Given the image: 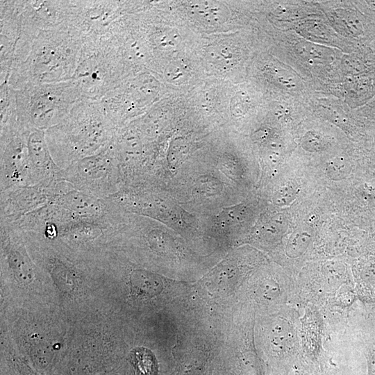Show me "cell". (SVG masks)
Segmentation results:
<instances>
[{"label":"cell","mask_w":375,"mask_h":375,"mask_svg":"<svg viewBox=\"0 0 375 375\" xmlns=\"http://www.w3.org/2000/svg\"><path fill=\"white\" fill-rule=\"evenodd\" d=\"M117 131L99 101L81 99L60 123L45 131V138L54 162L64 170L106 150Z\"/></svg>","instance_id":"1"},{"label":"cell","mask_w":375,"mask_h":375,"mask_svg":"<svg viewBox=\"0 0 375 375\" xmlns=\"http://www.w3.org/2000/svg\"><path fill=\"white\" fill-rule=\"evenodd\" d=\"M84 40L69 28L40 31L26 59L12 70L14 90L28 85L68 81L75 73Z\"/></svg>","instance_id":"2"},{"label":"cell","mask_w":375,"mask_h":375,"mask_svg":"<svg viewBox=\"0 0 375 375\" xmlns=\"http://www.w3.org/2000/svg\"><path fill=\"white\" fill-rule=\"evenodd\" d=\"M126 60L112 34L84 41L72 80L83 99L100 101L122 83Z\"/></svg>","instance_id":"3"},{"label":"cell","mask_w":375,"mask_h":375,"mask_svg":"<svg viewBox=\"0 0 375 375\" xmlns=\"http://www.w3.org/2000/svg\"><path fill=\"white\" fill-rule=\"evenodd\" d=\"M19 126L46 131L60 123L75 104L83 99L73 80L28 85L14 90Z\"/></svg>","instance_id":"4"},{"label":"cell","mask_w":375,"mask_h":375,"mask_svg":"<svg viewBox=\"0 0 375 375\" xmlns=\"http://www.w3.org/2000/svg\"><path fill=\"white\" fill-rule=\"evenodd\" d=\"M62 178L76 189L99 198L120 192L122 176L112 143L100 153L72 163L62 170Z\"/></svg>","instance_id":"5"},{"label":"cell","mask_w":375,"mask_h":375,"mask_svg":"<svg viewBox=\"0 0 375 375\" xmlns=\"http://www.w3.org/2000/svg\"><path fill=\"white\" fill-rule=\"evenodd\" d=\"M0 84L28 57L38 33L24 21L25 1H0Z\"/></svg>","instance_id":"6"},{"label":"cell","mask_w":375,"mask_h":375,"mask_svg":"<svg viewBox=\"0 0 375 375\" xmlns=\"http://www.w3.org/2000/svg\"><path fill=\"white\" fill-rule=\"evenodd\" d=\"M124 10V3L118 1H71L67 28L84 41L111 34Z\"/></svg>","instance_id":"7"},{"label":"cell","mask_w":375,"mask_h":375,"mask_svg":"<svg viewBox=\"0 0 375 375\" xmlns=\"http://www.w3.org/2000/svg\"><path fill=\"white\" fill-rule=\"evenodd\" d=\"M1 192L33 186L26 129L19 127L0 132Z\"/></svg>","instance_id":"8"},{"label":"cell","mask_w":375,"mask_h":375,"mask_svg":"<svg viewBox=\"0 0 375 375\" xmlns=\"http://www.w3.org/2000/svg\"><path fill=\"white\" fill-rule=\"evenodd\" d=\"M152 83L147 76H140L133 82L120 84L99 101L105 114L117 129L150 100L154 94Z\"/></svg>","instance_id":"9"},{"label":"cell","mask_w":375,"mask_h":375,"mask_svg":"<svg viewBox=\"0 0 375 375\" xmlns=\"http://www.w3.org/2000/svg\"><path fill=\"white\" fill-rule=\"evenodd\" d=\"M55 195L52 184L25 186L1 192V221L15 222L26 214L47 204Z\"/></svg>","instance_id":"10"},{"label":"cell","mask_w":375,"mask_h":375,"mask_svg":"<svg viewBox=\"0 0 375 375\" xmlns=\"http://www.w3.org/2000/svg\"><path fill=\"white\" fill-rule=\"evenodd\" d=\"M33 186H47L62 179V169L54 162L45 138V131L26 129Z\"/></svg>","instance_id":"11"},{"label":"cell","mask_w":375,"mask_h":375,"mask_svg":"<svg viewBox=\"0 0 375 375\" xmlns=\"http://www.w3.org/2000/svg\"><path fill=\"white\" fill-rule=\"evenodd\" d=\"M71 1H26V11L39 31L67 28Z\"/></svg>","instance_id":"12"},{"label":"cell","mask_w":375,"mask_h":375,"mask_svg":"<svg viewBox=\"0 0 375 375\" xmlns=\"http://www.w3.org/2000/svg\"><path fill=\"white\" fill-rule=\"evenodd\" d=\"M333 19L344 29V33L355 38H365L368 26L359 12L352 9H339L333 14Z\"/></svg>","instance_id":"13"},{"label":"cell","mask_w":375,"mask_h":375,"mask_svg":"<svg viewBox=\"0 0 375 375\" xmlns=\"http://www.w3.org/2000/svg\"><path fill=\"white\" fill-rule=\"evenodd\" d=\"M226 7L219 2L198 1L191 6L192 12L200 20L209 24L224 22L226 19Z\"/></svg>","instance_id":"14"},{"label":"cell","mask_w":375,"mask_h":375,"mask_svg":"<svg viewBox=\"0 0 375 375\" xmlns=\"http://www.w3.org/2000/svg\"><path fill=\"white\" fill-rule=\"evenodd\" d=\"M133 288L140 294L152 297L162 290V282L158 276L149 272L134 270L130 275Z\"/></svg>","instance_id":"15"},{"label":"cell","mask_w":375,"mask_h":375,"mask_svg":"<svg viewBox=\"0 0 375 375\" xmlns=\"http://www.w3.org/2000/svg\"><path fill=\"white\" fill-rule=\"evenodd\" d=\"M295 51L301 58L312 63L328 62L333 58L331 49L310 42L301 41L298 42L295 45Z\"/></svg>","instance_id":"16"},{"label":"cell","mask_w":375,"mask_h":375,"mask_svg":"<svg viewBox=\"0 0 375 375\" xmlns=\"http://www.w3.org/2000/svg\"><path fill=\"white\" fill-rule=\"evenodd\" d=\"M131 361L136 375H156L157 364L154 356L143 347H138L131 351Z\"/></svg>","instance_id":"17"},{"label":"cell","mask_w":375,"mask_h":375,"mask_svg":"<svg viewBox=\"0 0 375 375\" xmlns=\"http://www.w3.org/2000/svg\"><path fill=\"white\" fill-rule=\"evenodd\" d=\"M360 269L362 291L370 299H375V258H373L362 265Z\"/></svg>","instance_id":"18"},{"label":"cell","mask_w":375,"mask_h":375,"mask_svg":"<svg viewBox=\"0 0 375 375\" xmlns=\"http://www.w3.org/2000/svg\"><path fill=\"white\" fill-rule=\"evenodd\" d=\"M310 234L304 231H297L290 239L287 246V253L297 256L303 253L309 244Z\"/></svg>","instance_id":"19"},{"label":"cell","mask_w":375,"mask_h":375,"mask_svg":"<svg viewBox=\"0 0 375 375\" xmlns=\"http://www.w3.org/2000/svg\"><path fill=\"white\" fill-rule=\"evenodd\" d=\"M373 323L369 324L367 335L365 337L366 356L367 362V375H375V319Z\"/></svg>","instance_id":"20"},{"label":"cell","mask_w":375,"mask_h":375,"mask_svg":"<svg viewBox=\"0 0 375 375\" xmlns=\"http://www.w3.org/2000/svg\"><path fill=\"white\" fill-rule=\"evenodd\" d=\"M327 174L333 180L346 178L351 172L350 163L343 158H335L327 165Z\"/></svg>","instance_id":"21"},{"label":"cell","mask_w":375,"mask_h":375,"mask_svg":"<svg viewBox=\"0 0 375 375\" xmlns=\"http://www.w3.org/2000/svg\"><path fill=\"white\" fill-rule=\"evenodd\" d=\"M301 145L306 151H319L325 147V141L319 133L310 131L303 136Z\"/></svg>","instance_id":"22"},{"label":"cell","mask_w":375,"mask_h":375,"mask_svg":"<svg viewBox=\"0 0 375 375\" xmlns=\"http://www.w3.org/2000/svg\"><path fill=\"white\" fill-rule=\"evenodd\" d=\"M212 57H215L212 61L214 63H220L222 65H223L222 63H224V65L230 66L235 62L234 61L237 58L229 48L226 47L224 49L222 47H215V51L214 53H212Z\"/></svg>","instance_id":"23"},{"label":"cell","mask_w":375,"mask_h":375,"mask_svg":"<svg viewBox=\"0 0 375 375\" xmlns=\"http://www.w3.org/2000/svg\"><path fill=\"white\" fill-rule=\"evenodd\" d=\"M296 196V191L292 186L285 185L281 188L274 197L276 204L287 205L290 203Z\"/></svg>","instance_id":"24"},{"label":"cell","mask_w":375,"mask_h":375,"mask_svg":"<svg viewBox=\"0 0 375 375\" xmlns=\"http://www.w3.org/2000/svg\"><path fill=\"white\" fill-rule=\"evenodd\" d=\"M277 81L287 89H295L297 87V78L288 70L277 69L276 74Z\"/></svg>","instance_id":"25"},{"label":"cell","mask_w":375,"mask_h":375,"mask_svg":"<svg viewBox=\"0 0 375 375\" xmlns=\"http://www.w3.org/2000/svg\"><path fill=\"white\" fill-rule=\"evenodd\" d=\"M306 31L312 37H317L322 39H326V36L328 35L324 28L317 23L307 24Z\"/></svg>","instance_id":"26"},{"label":"cell","mask_w":375,"mask_h":375,"mask_svg":"<svg viewBox=\"0 0 375 375\" xmlns=\"http://www.w3.org/2000/svg\"><path fill=\"white\" fill-rule=\"evenodd\" d=\"M360 4L375 23V1H362Z\"/></svg>","instance_id":"27"},{"label":"cell","mask_w":375,"mask_h":375,"mask_svg":"<svg viewBox=\"0 0 375 375\" xmlns=\"http://www.w3.org/2000/svg\"><path fill=\"white\" fill-rule=\"evenodd\" d=\"M365 113L369 117L375 119V99L368 104L365 110Z\"/></svg>","instance_id":"28"},{"label":"cell","mask_w":375,"mask_h":375,"mask_svg":"<svg viewBox=\"0 0 375 375\" xmlns=\"http://www.w3.org/2000/svg\"><path fill=\"white\" fill-rule=\"evenodd\" d=\"M370 159H371V162H372V164H373L372 165H373L374 168L375 169V144H374V146L373 147V150H372V152Z\"/></svg>","instance_id":"29"},{"label":"cell","mask_w":375,"mask_h":375,"mask_svg":"<svg viewBox=\"0 0 375 375\" xmlns=\"http://www.w3.org/2000/svg\"><path fill=\"white\" fill-rule=\"evenodd\" d=\"M372 57L373 62H374V64L375 65V52H374V53H373V55H372Z\"/></svg>","instance_id":"30"}]
</instances>
